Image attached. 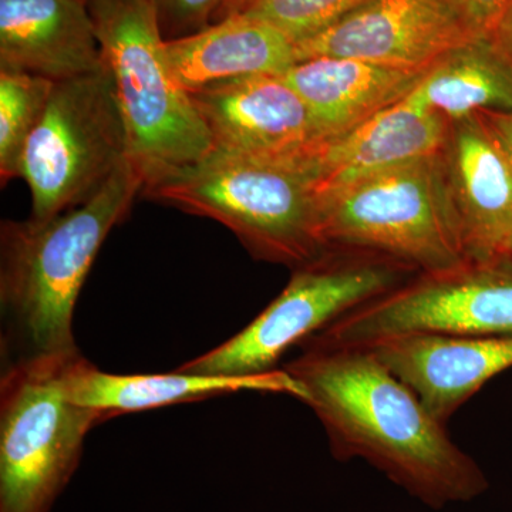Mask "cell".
Masks as SVG:
<instances>
[{
  "instance_id": "1",
  "label": "cell",
  "mask_w": 512,
  "mask_h": 512,
  "mask_svg": "<svg viewBox=\"0 0 512 512\" xmlns=\"http://www.w3.org/2000/svg\"><path fill=\"white\" fill-rule=\"evenodd\" d=\"M284 369L305 390L338 460L360 458L434 510L488 490L484 471L369 348L306 340Z\"/></svg>"
},
{
  "instance_id": "2",
  "label": "cell",
  "mask_w": 512,
  "mask_h": 512,
  "mask_svg": "<svg viewBox=\"0 0 512 512\" xmlns=\"http://www.w3.org/2000/svg\"><path fill=\"white\" fill-rule=\"evenodd\" d=\"M144 180L130 161L89 200L50 220L0 229L2 345L13 360L76 350L74 309L101 245L126 218Z\"/></svg>"
},
{
  "instance_id": "3",
  "label": "cell",
  "mask_w": 512,
  "mask_h": 512,
  "mask_svg": "<svg viewBox=\"0 0 512 512\" xmlns=\"http://www.w3.org/2000/svg\"><path fill=\"white\" fill-rule=\"evenodd\" d=\"M141 194L220 222L255 258L299 268L326 251L313 178L301 164L214 148L197 163L144 185Z\"/></svg>"
},
{
  "instance_id": "4",
  "label": "cell",
  "mask_w": 512,
  "mask_h": 512,
  "mask_svg": "<svg viewBox=\"0 0 512 512\" xmlns=\"http://www.w3.org/2000/svg\"><path fill=\"white\" fill-rule=\"evenodd\" d=\"M126 124L130 163L144 185L214 150L191 94L175 80L147 0H87ZM144 188V187H143Z\"/></svg>"
},
{
  "instance_id": "5",
  "label": "cell",
  "mask_w": 512,
  "mask_h": 512,
  "mask_svg": "<svg viewBox=\"0 0 512 512\" xmlns=\"http://www.w3.org/2000/svg\"><path fill=\"white\" fill-rule=\"evenodd\" d=\"M318 204L326 248L372 252L420 272L470 261L444 153L322 195Z\"/></svg>"
},
{
  "instance_id": "6",
  "label": "cell",
  "mask_w": 512,
  "mask_h": 512,
  "mask_svg": "<svg viewBox=\"0 0 512 512\" xmlns=\"http://www.w3.org/2000/svg\"><path fill=\"white\" fill-rule=\"evenodd\" d=\"M72 352L23 357L0 379V512H50L82 461L99 414L64 383Z\"/></svg>"
},
{
  "instance_id": "7",
  "label": "cell",
  "mask_w": 512,
  "mask_h": 512,
  "mask_svg": "<svg viewBox=\"0 0 512 512\" xmlns=\"http://www.w3.org/2000/svg\"><path fill=\"white\" fill-rule=\"evenodd\" d=\"M412 271L387 256L328 248L296 268L284 291L247 328L177 370L215 376L271 372L293 346H301L346 313L403 284Z\"/></svg>"
},
{
  "instance_id": "8",
  "label": "cell",
  "mask_w": 512,
  "mask_h": 512,
  "mask_svg": "<svg viewBox=\"0 0 512 512\" xmlns=\"http://www.w3.org/2000/svg\"><path fill=\"white\" fill-rule=\"evenodd\" d=\"M127 161L126 124L106 64L56 82L23 154L29 220L47 221L83 204Z\"/></svg>"
},
{
  "instance_id": "9",
  "label": "cell",
  "mask_w": 512,
  "mask_h": 512,
  "mask_svg": "<svg viewBox=\"0 0 512 512\" xmlns=\"http://www.w3.org/2000/svg\"><path fill=\"white\" fill-rule=\"evenodd\" d=\"M512 336V258L421 272L308 340L366 348L397 336Z\"/></svg>"
},
{
  "instance_id": "10",
  "label": "cell",
  "mask_w": 512,
  "mask_h": 512,
  "mask_svg": "<svg viewBox=\"0 0 512 512\" xmlns=\"http://www.w3.org/2000/svg\"><path fill=\"white\" fill-rule=\"evenodd\" d=\"M477 39L456 0H376L318 35L295 43L296 60L345 57L406 70H429Z\"/></svg>"
},
{
  "instance_id": "11",
  "label": "cell",
  "mask_w": 512,
  "mask_h": 512,
  "mask_svg": "<svg viewBox=\"0 0 512 512\" xmlns=\"http://www.w3.org/2000/svg\"><path fill=\"white\" fill-rule=\"evenodd\" d=\"M191 97L218 150L301 164L319 143L305 101L282 76L239 77Z\"/></svg>"
},
{
  "instance_id": "12",
  "label": "cell",
  "mask_w": 512,
  "mask_h": 512,
  "mask_svg": "<svg viewBox=\"0 0 512 512\" xmlns=\"http://www.w3.org/2000/svg\"><path fill=\"white\" fill-rule=\"evenodd\" d=\"M451 121L412 94L335 138L319 141L302 167L316 195L330 194L400 165L446 151Z\"/></svg>"
},
{
  "instance_id": "13",
  "label": "cell",
  "mask_w": 512,
  "mask_h": 512,
  "mask_svg": "<svg viewBox=\"0 0 512 512\" xmlns=\"http://www.w3.org/2000/svg\"><path fill=\"white\" fill-rule=\"evenodd\" d=\"M444 156L470 261L508 258L512 161L478 114L453 121Z\"/></svg>"
},
{
  "instance_id": "14",
  "label": "cell",
  "mask_w": 512,
  "mask_h": 512,
  "mask_svg": "<svg viewBox=\"0 0 512 512\" xmlns=\"http://www.w3.org/2000/svg\"><path fill=\"white\" fill-rule=\"evenodd\" d=\"M366 348L409 384L443 424L485 383L512 367V336H397Z\"/></svg>"
},
{
  "instance_id": "15",
  "label": "cell",
  "mask_w": 512,
  "mask_h": 512,
  "mask_svg": "<svg viewBox=\"0 0 512 512\" xmlns=\"http://www.w3.org/2000/svg\"><path fill=\"white\" fill-rule=\"evenodd\" d=\"M64 389L70 402L99 414L100 423L123 414L239 392L286 394L305 400V390L284 367L252 376L198 375L180 370L164 375H116L103 372L80 352L70 359Z\"/></svg>"
},
{
  "instance_id": "16",
  "label": "cell",
  "mask_w": 512,
  "mask_h": 512,
  "mask_svg": "<svg viewBox=\"0 0 512 512\" xmlns=\"http://www.w3.org/2000/svg\"><path fill=\"white\" fill-rule=\"evenodd\" d=\"M103 66L84 0H0V69L62 82Z\"/></svg>"
},
{
  "instance_id": "17",
  "label": "cell",
  "mask_w": 512,
  "mask_h": 512,
  "mask_svg": "<svg viewBox=\"0 0 512 512\" xmlns=\"http://www.w3.org/2000/svg\"><path fill=\"white\" fill-rule=\"evenodd\" d=\"M427 70L316 57L282 74L311 113L319 141L348 133L416 89Z\"/></svg>"
},
{
  "instance_id": "18",
  "label": "cell",
  "mask_w": 512,
  "mask_h": 512,
  "mask_svg": "<svg viewBox=\"0 0 512 512\" xmlns=\"http://www.w3.org/2000/svg\"><path fill=\"white\" fill-rule=\"evenodd\" d=\"M171 73L188 93L254 76H282L298 63L295 43L265 20L232 13L180 39L165 40Z\"/></svg>"
},
{
  "instance_id": "19",
  "label": "cell",
  "mask_w": 512,
  "mask_h": 512,
  "mask_svg": "<svg viewBox=\"0 0 512 512\" xmlns=\"http://www.w3.org/2000/svg\"><path fill=\"white\" fill-rule=\"evenodd\" d=\"M412 96L450 121L512 111V63L491 39H473L433 64Z\"/></svg>"
},
{
  "instance_id": "20",
  "label": "cell",
  "mask_w": 512,
  "mask_h": 512,
  "mask_svg": "<svg viewBox=\"0 0 512 512\" xmlns=\"http://www.w3.org/2000/svg\"><path fill=\"white\" fill-rule=\"evenodd\" d=\"M53 80L0 69V180L20 178L26 144L52 96Z\"/></svg>"
},
{
  "instance_id": "21",
  "label": "cell",
  "mask_w": 512,
  "mask_h": 512,
  "mask_svg": "<svg viewBox=\"0 0 512 512\" xmlns=\"http://www.w3.org/2000/svg\"><path fill=\"white\" fill-rule=\"evenodd\" d=\"M373 2L376 0H249L239 12L271 23L298 43Z\"/></svg>"
},
{
  "instance_id": "22",
  "label": "cell",
  "mask_w": 512,
  "mask_h": 512,
  "mask_svg": "<svg viewBox=\"0 0 512 512\" xmlns=\"http://www.w3.org/2000/svg\"><path fill=\"white\" fill-rule=\"evenodd\" d=\"M156 12L165 40L201 32L217 22L225 0H147Z\"/></svg>"
},
{
  "instance_id": "23",
  "label": "cell",
  "mask_w": 512,
  "mask_h": 512,
  "mask_svg": "<svg viewBox=\"0 0 512 512\" xmlns=\"http://www.w3.org/2000/svg\"><path fill=\"white\" fill-rule=\"evenodd\" d=\"M461 15L477 39H491L512 0H456Z\"/></svg>"
},
{
  "instance_id": "24",
  "label": "cell",
  "mask_w": 512,
  "mask_h": 512,
  "mask_svg": "<svg viewBox=\"0 0 512 512\" xmlns=\"http://www.w3.org/2000/svg\"><path fill=\"white\" fill-rule=\"evenodd\" d=\"M477 114L512 161V111L487 110Z\"/></svg>"
},
{
  "instance_id": "25",
  "label": "cell",
  "mask_w": 512,
  "mask_h": 512,
  "mask_svg": "<svg viewBox=\"0 0 512 512\" xmlns=\"http://www.w3.org/2000/svg\"><path fill=\"white\" fill-rule=\"evenodd\" d=\"M491 40H493L497 49L512 63V3L507 12L504 13L503 19L498 23Z\"/></svg>"
},
{
  "instance_id": "26",
  "label": "cell",
  "mask_w": 512,
  "mask_h": 512,
  "mask_svg": "<svg viewBox=\"0 0 512 512\" xmlns=\"http://www.w3.org/2000/svg\"><path fill=\"white\" fill-rule=\"evenodd\" d=\"M249 0H225L224 6H222L220 15H218V20L224 19L225 16L232 15V13H237L239 10L244 9V6L247 5Z\"/></svg>"
},
{
  "instance_id": "27",
  "label": "cell",
  "mask_w": 512,
  "mask_h": 512,
  "mask_svg": "<svg viewBox=\"0 0 512 512\" xmlns=\"http://www.w3.org/2000/svg\"><path fill=\"white\" fill-rule=\"evenodd\" d=\"M510 256L512 258V244H511V247H510Z\"/></svg>"
},
{
  "instance_id": "28",
  "label": "cell",
  "mask_w": 512,
  "mask_h": 512,
  "mask_svg": "<svg viewBox=\"0 0 512 512\" xmlns=\"http://www.w3.org/2000/svg\"><path fill=\"white\" fill-rule=\"evenodd\" d=\"M84 2H87V0H84Z\"/></svg>"
}]
</instances>
